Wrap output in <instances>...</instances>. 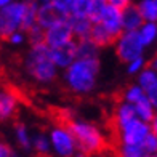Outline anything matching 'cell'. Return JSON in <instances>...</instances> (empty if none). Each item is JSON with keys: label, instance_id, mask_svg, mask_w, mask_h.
<instances>
[{"label": "cell", "instance_id": "cell-1", "mask_svg": "<svg viewBox=\"0 0 157 157\" xmlns=\"http://www.w3.org/2000/svg\"><path fill=\"white\" fill-rule=\"evenodd\" d=\"M99 67V58H75L63 71L64 87L78 96L93 93L98 85Z\"/></svg>", "mask_w": 157, "mask_h": 157}, {"label": "cell", "instance_id": "cell-2", "mask_svg": "<svg viewBox=\"0 0 157 157\" xmlns=\"http://www.w3.org/2000/svg\"><path fill=\"white\" fill-rule=\"evenodd\" d=\"M23 66H24L26 74L39 85L53 83L59 74V69L55 66V63L52 59L50 48L44 42L31 45V48L24 55Z\"/></svg>", "mask_w": 157, "mask_h": 157}, {"label": "cell", "instance_id": "cell-3", "mask_svg": "<svg viewBox=\"0 0 157 157\" xmlns=\"http://www.w3.org/2000/svg\"><path fill=\"white\" fill-rule=\"evenodd\" d=\"M67 127L72 132L74 138L77 141V146H78V152L82 155L99 154L106 149L108 141H106L103 130L98 125L88 122V120L72 119L67 122Z\"/></svg>", "mask_w": 157, "mask_h": 157}, {"label": "cell", "instance_id": "cell-4", "mask_svg": "<svg viewBox=\"0 0 157 157\" xmlns=\"http://www.w3.org/2000/svg\"><path fill=\"white\" fill-rule=\"evenodd\" d=\"M26 0H13L0 8V39L6 40L15 31H23Z\"/></svg>", "mask_w": 157, "mask_h": 157}, {"label": "cell", "instance_id": "cell-5", "mask_svg": "<svg viewBox=\"0 0 157 157\" xmlns=\"http://www.w3.org/2000/svg\"><path fill=\"white\" fill-rule=\"evenodd\" d=\"M48 138H50V144H52V151L58 157H77L78 146L72 132L69 130L67 124L52 127Z\"/></svg>", "mask_w": 157, "mask_h": 157}, {"label": "cell", "instance_id": "cell-6", "mask_svg": "<svg viewBox=\"0 0 157 157\" xmlns=\"http://www.w3.org/2000/svg\"><path fill=\"white\" fill-rule=\"evenodd\" d=\"M114 52L122 63H128L136 56L144 55L146 47L140 40L136 31H124L114 42Z\"/></svg>", "mask_w": 157, "mask_h": 157}, {"label": "cell", "instance_id": "cell-7", "mask_svg": "<svg viewBox=\"0 0 157 157\" xmlns=\"http://www.w3.org/2000/svg\"><path fill=\"white\" fill-rule=\"evenodd\" d=\"M74 40L75 37H74L72 27H71V23L67 18H63L58 23L47 27L45 34H44V44L48 48H58L63 45H67Z\"/></svg>", "mask_w": 157, "mask_h": 157}, {"label": "cell", "instance_id": "cell-8", "mask_svg": "<svg viewBox=\"0 0 157 157\" xmlns=\"http://www.w3.org/2000/svg\"><path fill=\"white\" fill-rule=\"evenodd\" d=\"M116 133L119 144H143V141L151 133V127H149V122L135 119L130 124L117 128Z\"/></svg>", "mask_w": 157, "mask_h": 157}, {"label": "cell", "instance_id": "cell-9", "mask_svg": "<svg viewBox=\"0 0 157 157\" xmlns=\"http://www.w3.org/2000/svg\"><path fill=\"white\" fill-rule=\"evenodd\" d=\"M95 23H99L106 31H109L116 39L124 32V26H122V10L116 8V6L108 5V6L104 8V11L101 13L99 19L95 21Z\"/></svg>", "mask_w": 157, "mask_h": 157}, {"label": "cell", "instance_id": "cell-10", "mask_svg": "<svg viewBox=\"0 0 157 157\" xmlns=\"http://www.w3.org/2000/svg\"><path fill=\"white\" fill-rule=\"evenodd\" d=\"M19 108V96L15 90L2 88L0 90V122H6L16 116Z\"/></svg>", "mask_w": 157, "mask_h": 157}, {"label": "cell", "instance_id": "cell-11", "mask_svg": "<svg viewBox=\"0 0 157 157\" xmlns=\"http://www.w3.org/2000/svg\"><path fill=\"white\" fill-rule=\"evenodd\" d=\"M50 55L55 63V66L59 71H64L69 64H72V61L77 58L75 53V40L71 42L67 45H63L58 48H50Z\"/></svg>", "mask_w": 157, "mask_h": 157}, {"label": "cell", "instance_id": "cell-12", "mask_svg": "<svg viewBox=\"0 0 157 157\" xmlns=\"http://www.w3.org/2000/svg\"><path fill=\"white\" fill-rule=\"evenodd\" d=\"M66 18L63 13L56 8V5L52 3H40L39 5V10H37V24L42 26L44 29L50 27L52 24L58 23L59 19Z\"/></svg>", "mask_w": 157, "mask_h": 157}, {"label": "cell", "instance_id": "cell-13", "mask_svg": "<svg viewBox=\"0 0 157 157\" xmlns=\"http://www.w3.org/2000/svg\"><path fill=\"white\" fill-rule=\"evenodd\" d=\"M138 119L136 112H135V108L133 104L127 103V101H120L116 108H114V112H112V124H114V128H120L127 124H130L132 120Z\"/></svg>", "mask_w": 157, "mask_h": 157}, {"label": "cell", "instance_id": "cell-14", "mask_svg": "<svg viewBox=\"0 0 157 157\" xmlns=\"http://www.w3.org/2000/svg\"><path fill=\"white\" fill-rule=\"evenodd\" d=\"M144 23L136 3H132L122 10V26L124 31H138Z\"/></svg>", "mask_w": 157, "mask_h": 157}, {"label": "cell", "instance_id": "cell-15", "mask_svg": "<svg viewBox=\"0 0 157 157\" xmlns=\"http://www.w3.org/2000/svg\"><path fill=\"white\" fill-rule=\"evenodd\" d=\"M67 19L71 23V27H72L75 40L90 37L91 27H93V21H91L88 16H85V15H72V16H69Z\"/></svg>", "mask_w": 157, "mask_h": 157}, {"label": "cell", "instance_id": "cell-16", "mask_svg": "<svg viewBox=\"0 0 157 157\" xmlns=\"http://www.w3.org/2000/svg\"><path fill=\"white\" fill-rule=\"evenodd\" d=\"M99 48L90 37L75 40V53L77 58H99Z\"/></svg>", "mask_w": 157, "mask_h": 157}, {"label": "cell", "instance_id": "cell-17", "mask_svg": "<svg viewBox=\"0 0 157 157\" xmlns=\"http://www.w3.org/2000/svg\"><path fill=\"white\" fill-rule=\"evenodd\" d=\"M90 39L93 40L99 48L111 47V45H114V42H116V37H114L109 31H106L99 23H93V27H91V32H90Z\"/></svg>", "mask_w": 157, "mask_h": 157}, {"label": "cell", "instance_id": "cell-18", "mask_svg": "<svg viewBox=\"0 0 157 157\" xmlns=\"http://www.w3.org/2000/svg\"><path fill=\"white\" fill-rule=\"evenodd\" d=\"M136 32L146 48L157 44V23H154V21H144Z\"/></svg>", "mask_w": 157, "mask_h": 157}, {"label": "cell", "instance_id": "cell-19", "mask_svg": "<svg viewBox=\"0 0 157 157\" xmlns=\"http://www.w3.org/2000/svg\"><path fill=\"white\" fill-rule=\"evenodd\" d=\"M136 83L146 91V93H147V91H151L154 87H157V71L152 69L147 64L141 72L136 74Z\"/></svg>", "mask_w": 157, "mask_h": 157}, {"label": "cell", "instance_id": "cell-20", "mask_svg": "<svg viewBox=\"0 0 157 157\" xmlns=\"http://www.w3.org/2000/svg\"><path fill=\"white\" fill-rule=\"evenodd\" d=\"M133 108H135V112H136L138 119L144 120V122H151V119L154 117V114H155L154 106L151 104V101H149V98H147V96H146V98H143L141 101L135 103V104H133Z\"/></svg>", "mask_w": 157, "mask_h": 157}, {"label": "cell", "instance_id": "cell-21", "mask_svg": "<svg viewBox=\"0 0 157 157\" xmlns=\"http://www.w3.org/2000/svg\"><path fill=\"white\" fill-rule=\"evenodd\" d=\"M136 5L143 19L157 23V0H138Z\"/></svg>", "mask_w": 157, "mask_h": 157}, {"label": "cell", "instance_id": "cell-22", "mask_svg": "<svg viewBox=\"0 0 157 157\" xmlns=\"http://www.w3.org/2000/svg\"><path fill=\"white\" fill-rule=\"evenodd\" d=\"M146 91L143 90L138 83H132V85H127L125 90H124V93H122V99L127 103H130V104H135V103H138L141 101L143 98H146Z\"/></svg>", "mask_w": 157, "mask_h": 157}, {"label": "cell", "instance_id": "cell-23", "mask_svg": "<svg viewBox=\"0 0 157 157\" xmlns=\"http://www.w3.org/2000/svg\"><path fill=\"white\" fill-rule=\"evenodd\" d=\"M117 157H152V155H149L141 144H119Z\"/></svg>", "mask_w": 157, "mask_h": 157}, {"label": "cell", "instance_id": "cell-24", "mask_svg": "<svg viewBox=\"0 0 157 157\" xmlns=\"http://www.w3.org/2000/svg\"><path fill=\"white\" fill-rule=\"evenodd\" d=\"M32 149L39 155H47L52 152V144H50V138L45 133H37L32 136Z\"/></svg>", "mask_w": 157, "mask_h": 157}, {"label": "cell", "instance_id": "cell-25", "mask_svg": "<svg viewBox=\"0 0 157 157\" xmlns=\"http://www.w3.org/2000/svg\"><path fill=\"white\" fill-rule=\"evenodd\" d=\"M15 138L23 149H32V136L24 124H18L15 127Z\"/></svg>", "mask_w": 157, "mask_h": 157}, {"label": "cell", "instance_id": "cell-26", "mask_svg": "<svg viewBox=\"0 0 157 157\" xmlns=\"http://www.w3.org/2000/svg\"><path fill=\"white\" fill-rule=\"evenodd\" d=\"M106 6H108V2H106V0H90L87 16L95 23V21L99 19V16H101V13L104 11Z\"/></svg>", "mask_w": 157, "mask_h": 157}, {"label": "cell", "instance_id": "cell-27", "mask_svg": "<svg viewBox=\"0 0 157 157\" xmlns=\"http://www.w3.org/2000/svg\"><path fill=\"white\" fill-rule=\"evenodd\" d=\"M127 64V72L130 75H136L138 72H141L143 69L147 66V59H146V55H141V56H136V58L130 59Z\"/></svg>", "mask_w": 157, "mask_h": 157}, {"label": "cell", "instance_id": "cell-28", "mask_svg": "<svg viewBox=\"0 0 157 157\" xmlns=\"http://www.w3.org/2000/svg\"><path fill=\"white\" fill-rule=\"evenodd\" d=\"M44 34H45V29L35 23L32 27H29V29L26 31L27 42H29L31 45H34V44H42V42H44Z\"/></svg>", "mask_w": 157, "mask_h": 157}, {"label": "cell", "instance_id": "cell-29", "mask_svg": "<svg viewBox=\"0 0 157 157\" xmlns=\"http://www.w3.org/2000/svg\"><path fill=\"white\" fill-rule=\"evenodd\" d=\"M143 147H144V151L149 154V155H155V152H157V136L154 133H149L147 136H146V140L143 141V144H141Z\"/></svg>", "mask_w": 157, "mask_h": 157}, {"label": "cell", "instance_id": "cell-30", "mask_svg": "<svg viewBox=\"0 0 157 157\" xmlns=\"http://www.w3.org/2000/svg\"><path fill=\"white\" fill-rule=\"evenodd\" d=\"M6 42L13 47H19V45H24L27 42V35H26L24 31H15L13 34H10L8 37H6Z\"/></svg>", "mask_w": 157, "mask_h": 157}, {"label": "cell", "instance_id": "cell-31", "mask_svg": "<svg viewBox=\"0 0 157 157\" xmlns=\"http://www.w3.org/2000/svg\"><path fill=\"white\" fill-rule=\"evenodd\" d=\"M106 2H108V5H111V6H116V8H119V10H124L125 6L133 3V0H106Z\"/></svg>", "mask_w": 157, "mask_h": 157}, {"label": "cell", "instance_id": "cell-32", "mask_svg": "<svg viewBox=\"0 0 157 157\" xmlns=\"http://www.w3.org/2000/svg\"><path fill=\"white\" fill-rule=\"evenodd\" d=\"M13 155V149L10 144H6L5 141H0V157H11Z\"/></svg>", "mask_w": 157, "mask_h": 157}, {"label": "cell", "instance_id": "cell-33", "mask_svg": "<svg viewBox=\"0 0 157 157\" xmlns=\"http://www.w3.org/2000/svg\"><path fill=\"white\" fill-rule=\"evenodd\" d=\"M147 98H149V101H151V104L154 106V109L157 112V87H154L151 91H147Z\"/></svg>", "mask_w": 157, "mask_h": 157}, {"label": "cell", "instance_id": "cell-34", "mask_svg": "<svg viewBox=\"0 0 157 157\" xmlns=\"http://www.w3.org/2000/svg\"><path fill=\"white\" fill-rule=\"evenodd\" d=\"M149 127H151V133H154L157 136V112L154 114V117L151 119V122H149Z\"/></svg>", "mask_w": 157, "mask_h": 157}, {"label": "cell", "instance_id": "cell-35", "mask_svg": "<svg viewBox=\"0 0 157 157\" xmlns=\"http://www.w3.org/2000/svg\"><path fill=\"white\" fill-rule=\"evenodd\" d=\"M147 64H149V66H151L152 69H155V71H157V53L152 56V58H151V61H149Z\"/></svg>", "mask_w": 157, "mask_h": 157}, {"label": "cell", "instance_id": "cell-36", "mask_svg": "<svg viewBox=\"0 0 157 157\" xmlns=\"http://www.w3.org/2000/svg\"><path fill=\"white\" fill-rule=\"evenodd\" d=\"M10 2H13V0H0V8H3V6L8 5Z\"/></svg>", "mask_w": 157, "mask_h": 157}, {"label": "cell", "instance_id": "cell-37", "mask_svg": "<svg viewBox=\"0 0 157 157\" xmlns=\"http://www.w3.org/2000/svg\"><path fill=\"white\" fill-rule=\"evenodd\" d=\"M55 0H39V3H52Z\"/></svg>", "mask_w": 157, "mask_h": 157}, {"label": "cell", "instance_id": "cell-38", "mask_svg": "<svg viewBox=\"0 0 157 157\" xmlns=\"http://www.w3.org/2000/svg\"><path fill=\"white\" fill-rule=\"evenodd\" d=\"M11 157H18V155H16V154H13V155H11Z\"/></svg>", "mask_w": 157, "mask_h": 157}, {"label": "cell", "instance_id": "cell-39", "mask_svg": "<svg viewBox=\"0 0 157 157\" xmlns=\"http://www.w3.org/2000/svg\"><path fill=\"white\" fill-rule=\"evenodd\" d=\"M154 157H157V152H155V155H154Z\"/></svg>", "mask_w": 157, "mask_h": 157}]
</instances>
